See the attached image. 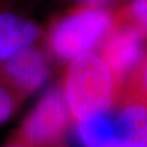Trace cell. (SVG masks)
I'll return each mask as SVG.
<instances>
[{"instance_id":"obj_1","label":"cell","mask_w":147,"mask_h":147,"mask_svg":"<svg viewBox=\"0 0 147 147\" xmlns=\"http://www.w3.org/2000/svg\"><path fill=\"white\" fill-rule=\"evenodd\" d=\"M115 23V13L84 3L50 22L44 34L45 51L59 62H69L89 53L105 40Z\"/></svg>"},{"instance_id":"obj_2","label":"cell","mask_w":147,"mask_h":147,"mask_svg":"<svg viewBox=\"0 0 147 147\" xmlns=\"http://www.w3.org/2000/svg\"><path fill=\"white\" fill-rule=\"evenodd\" d=\"M73 123L107 110L121 90L99 55L86 53L72 60L61 83Z\"/></svg>"},{"instance_id":"obj_3","label":"cell","mask_w":147,"mask_h":147,"mask_svg":"<svg viewBox=\"0 0 147 147\" xmlns=\"http://www.w3.org/2000/svg\"><path fill=\"white\" fill-rule=\"evenodd\" d=\"M75 125L84 147H147V105L123 96Z\"/></svg>"},{"instance_id":"obj_4","label":"cell","mask_w":147,"mask_h":147,"mask_svg":"<svg viewBox=\"0 0 147 147\" xmlns=\"http://www.w3.org/2000/svg\"><path fill=\"white\" fill-rule=\"evenodd\" d=\"M72 123L60 84L42 96L14 135L26 147H53L64 143Z\"/></svg>"},{"instance_id":"obj_5","label":"cell","mask_w":147,"mask_h":147,"mask_svg":"<svg viewBox=\"0 0 147 147\" xmlns=\"http://www.w3.org/2000/svg\"><path fill=\"white\" fill-rule=\"evenodd\" d=\"M145 39L133 26L115 20L110 33L101 42L99 56L109 67L120 90L146 53Z\"/></svg>"},{"instance_id":"obj_6","label":"cell","mask_w":147,"mask_h":147,"mask_svg":"<svg viewBox=\"0 0 147 147\" xmlns=\"http://www.w3.org/2000/svg\"><path fill=\"white\" fill-rule=\"evenodd\" d=\"M49 73L47 53L34 45L0 62V80L25 99L46 82Z\"/></svg>"},{"instance_id":"obj_7","label":"cell","mask_w":147,"mask_h":147,"mask_svg":"<svg viewBox=\"0 0 147 147\" xmlns=\"http://www.w3.org/2000/svg\"><path fill=\"white\" fill-rule=\"evenodd\" d=\"M42 32L14 0H0V62L33 46Z\"/></svg>"},{"instance_id":"obj_8","label":"cell","mask_w":147,"mask_h":147,"mask_svg":"<svg viewBox=\"0 0 147 147\" xmlns=\"http://www.w3.org/2000/svg\"><path fill=\"white\" fill-rule=\"evenodd\" d=\"M115 20L133 26L147 39V0H129L115 13Z\"/></svg>"},{"instance_id":"obj_9","label":"cell","mask_w":147,"mask_h":147,"mask_svg":"<svg viewBox=\"0 0 147 147\" xmlns=\"http://www.w3.org/2000/svg\"><path fill=\"white\" fill-rule=\"evenodd\" d=\"M120 96L147 105V51L138 67L125 82Z\"/></svg>"},{"instance_id":"obj_10","label":"cell","mask_w":147,"mask_h":147,"mask_svg":"<svg viewBox=\"0 0 147 147\" xmlns=\"http://www.w3.org/2000/svg\"><path fill=\"white\" fill-rule=\"evenodd\" d=\"M24 100L16 89L0 80V125L10 119Z\"/></svg>"},{"instance_id":"obj_11","label":"cell","mask_w":147,"mask_h":147,"mask_svg":"<svg viewBox=\"0 0 147 147\" xmlns=\"http://www.w3.org/2000/svg\"><path fill=\"white\" fill-rule=\"evenodd\" d=\"M5 147H26V146H25V145H24V144H23V143L14 135V136L12 137V140L9 142V144H8Z\"/></svg>"},{"instance_id":"obj_12","label":"cell","mask_w":147,"mask_h":147,"mask_svg":"<svg viewBox=\"0 0 147 147\" xmlns=\"http://www.w3.org/2000/svg\"><path fill=\"white\" fill-rule=\"evenodd\" d=\"M85 3H90V5H99L100 3H104L106 1L108 0H83Z\"/></svg>"},{"instance_id":"obj_13","label":"cell","mask_w":147,"mask_h":147,"mask_svg":"<svg viewBox=\"0 0 147 147\" xmlns=\"http://www.w3.org/2000/svg\"><path fill=\"white\" fill-rule=\"evenodd\" d=\"M53 147H68V146H67V144H65V143H61V144L56 145V146H53Z\"/></svg>"}]
</instances>
